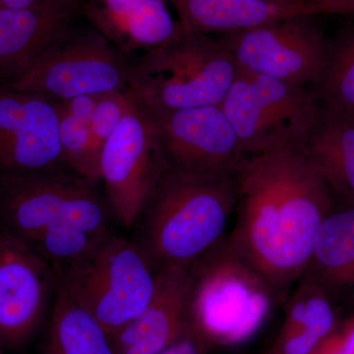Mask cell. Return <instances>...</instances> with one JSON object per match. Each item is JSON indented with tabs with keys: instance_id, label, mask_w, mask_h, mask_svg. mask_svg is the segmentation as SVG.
<instances>
[{
	"instance_id": "obj_1",
	"label": "cell",
	"mask_w": 354,
	"mask_h": 354,
	"mask_svg": "<svg viewBox=\"0 0 354 354\" xmlns=\"http://www.w3.org/2000/svg\"><path fill=\"white\" fill-rule=\"evenodd\" d=\"M236 177L237 221L228 239L283 297L306 272L334 195L291 147L249 156Z\"/></svg>"
},
{
	"instance_id": "obj_2",
	"label": "cell",
	"mask_w": 354,
	"mask_h": 354,
	"mask_svg": "<svg viewBox=\"0 0 354 354\" xmlns=\"http://www.w3.org/2000/svg\"><path fill=\"white\" fill-rule=\"evenodd\" d=\"M237 201L236 176L169 165L140 218L137 243L157 270L189 268L227 237Z\"/></svg>"
},
{
	"instance_id": "obj_3",
	"label": "cell",
	"mask_w": 354,
	"mask_h": 354,
	"mask_svg": "<svg viewBox=\"0 0 354 354\" xmlns=\"http://www.w3.org/2000/svg\"><path fill=\"white\" fill-rule=\"evenodd\" d=\"M188 270L192 327L209 348L252 339L281 297L228 236Z\"/></svg>"
},
{
	"instance_id": "obj_4",
	"label": "cell",
	"mask_w": 354,
	"mask_h": 354,
	"mask_svg": "<svg viewBox=\"0 0 354 354\" xmlns=\"http://www.w3.org/2000/svg\"><path fill=\"white\" fill-rule=\"evenodd\" d=\"M130 88L149 108L221 106L239 70L220 39L185 32L132 64Z\"/></svg>"
},
{
	"instance_id": "obj_5",
	"label": "cell",
	"mask_w": 354,
	"mask_h": 354,
	"mask_svg": "<svg viewBox=\"0 0 354 354\" xmlns=\"http://www.w3.org/2000/svg\"><path fill=\"white\" fill-rule=\"evenodd\" d=\"M53 272L70 297L113 337L148 306L157 281V269L139 244L113 234Z\"/></svg>"
},
{
	"instance_id": "obj_6",
	"label": "cell",
	"mask_w": 354,
	"mask_h": 354,
	"mask_svg": "<svg viewBox=\"0 0 354 354\" xmlns=\"http://www.w3.org/2000/svg\"><path fill=\"white\" fill-rule=\"evenodd\" d=\"M111 216L95 184L67 167L0 176V227L28 243L57 223L106 236Z\"/></svg>"
},
{
	"instance_id": "obj_7",
	"label": "cell",
	"mask_w": 354,
	"mask_h": 354,
	"mask_svg": "<svg viewBox=\"0 0 354 354\" xmlns=\"http://www.w3.org/2000/svg\"><path fill=\"white\" fill-rule=\"evenodd\" d=\"M132 64L100 32L68 28L13 76L6 86L64 102L130 88Z\"/></svg>"
},
{
	"instance_id": "obj_8",
	"label": "cell",
	"mask_w": 354,
	"mask_h": 354,
	"mask_svg": "<svg viewBox=\"0 0 354 354\" xmlns=\"http://www.w3.org/2000/svg\"><path fill=\"white\" fill-rule=\"evenodd\" d=\"M247 156L299 150L322 115L311 88L239 72L221 104Z\"/></svg>"
},
{
	"instance_id": "obj_9",
	"label": "cell",
	"mask_w": 354,
	"mask_h": 354,
	"mask_svg": "<svg viewBox=\"0 0 354 354\" xmlns=\"http://www.w3.org/2000/svg\"><path fill=\"white\" fill-rule=\"evenodd\" d=\"M132 93L129 109L104 144L99 164L104 198L114 218L125 227L143 216L169 165L155 115Z\"/></svg>"
},
{
	"instance_id": "obj_10",
	"label": "cell",
	"mask_w": 354,
	"mask_h": 354,
	"mask_svg": "<svg viewBox=\"0 0 354 354\" xmlns=\"http://www.w3.org/2000/svg\"><path fill=\"white\" fill-rule=\"evenodd\" d=\"M218 39L239 72L301 87L318 83L329 58L330 44L309 16L221 35Z\"/></svg>"
},
{
	"instance_id": "obj_11",
	"label": "cell",
	"mask_w": 354,
	"mask_h": 354,
	"mask_svg": "<svg viewBox=\"0 0 354 354\" xmlns=\"http://www.w3.org/2000/svg\"><path fill=\"white\" fill-rule=\"evenodd\" d=\"M57 277L38 251L0 227V344L30 341L55 299Z\"/></svg>"
},
{
	"instance_id": "obj_12",
	"label": "cell",
	"mask_w": 354,
	"mask_h": 354,
	"mask_svg": "<svg viewBox=\"0 0 354 354\" xmlns=\"http://www.w3.org/2000/svg\"><path fill=\"white\" fill-rule=\"evenodd\" d=\"M66 167L59 139V106L44 95L0 87V176Z\"/></svg>"
},
{
	"instance_id": "obj_13",
	"label": "cell",
	"mask_w": 354,
	"mask_h": 354,
	"mask_svg": "<svg viewBox=\"0 0 354 354\" xmlns=\"http://www.w3.org/2000/svg\"><path fill=\"white\" fill-rule=\"evenodd\" d=\"M149 109L160 127L171 167L236 176L245 164L249 156L221 106L176 111Z\"/></svg>"
},
{
	"instance_id": "obj_14",
	"label": "cell",
	"mask_w": 354,
	"mask_h": 354,
	"mask_svg": "<svg viewBox=\"0 0 354 354\" xmlns=\"http://www.w3.org/2000/svg\"><path fill=\"white\" fill-rule=\"evenodd\" d=\"M191 298L188 268L169 266L158 269L150 304L113 337L116 354H160L171 348L192 326Z\"/></svg>"
},
{
	"instance_id": "obj_15",
	"label": "cell",
	"mask_w": 354,
	"mask_h": 354,
	"mask_svg": "<svg viewBox=\"0 0 354 354\" xmlns=\"http://www.w3.org/2000/svg\"><path fill=\"white\" fill-rule=\"evenodd\" d=\"M167 0H83L80 13L121 55L158 50L183 34Z\"/></svg>"
},
{
	"instance_id": "obj_16",
	"label": "cell",
	"mask_w": 354,
	"mask_h": 354,
	"mask_svg": "<svg viewBox=\"0 0 354 354\" xmlns=\"http://www.w3.org/2000/svg\"><path fill=\"white\" fill-rule=\"evenodd\" d=\"M83 0H44L0 8V75L13 76L70 28Z\"/></svg>"
},
{
	"instance_id": "obj_17",
	"label": "cell",
	"mask_w": 354,
	"mask_h": 354,
	"mask_svg": "<svg viewBox=\"0 0 354 354\" xmlns=\"http://www.w3.org/2000/svg\"><path fill=\"white\" fill-rule=\"evenodd\" d=\"M183 31L190 34L227 35L277 21L318 15L307 0L279 4L261 0H167Z\"/></svg>"
},
{
	"instance_id": "obj_18",
	"label": "cell",
	"mask_w": 354,
	"mask_h": 354,
	"mask_svg": "<svg viewBox=\"0 0 354 354\" xmlns=\"http://www.w3.org/2000/svg\"><path fill=\"white\" fill-rule=\"evenodd\" d=\"M344 205H354V118L323 109L318 124L299 149Z\"/></svg>"
},
{
	"instance_id": "obj_19",
	"label": "cell",
	"mask_w": 354,
	"mask_h": 354,
	"mask_svg": "<svg viewBox=\"0 0 354 354\" xmlns=\"http://www.w3.org/2000/svg\"><path fill=\"white\" fill-rule=\"evenodd\" d=\"M305 274L332 298L354 292V205L333 209L326 216Z\"/></svg>"
},
{
	"instance_id": "obj_20",
	"label": "cell",
	"mask_w": 354,
	"mask_h": 354,
	"mask_svg": "<svg viewBox=\"0 0 354 354\" xmlns=\"http://www.w3.org/2000/svg\"><path fill=\"white\" fill-rule=\"evenodd\" d=\"M44 354H116L113 335L58 283Z\"/></svg>"
},
{
	"instance_id": "obj_21",
	"label": "cell",
	"mask_w": 354,
	"mask_h": 354,
	"mask_svg": "<svg viewBox=\"0 0 354 354\" xmlns=\"http://www.w3.org/2000/svg\"><path fill=\"white\" fill-rule=\"evenodd\" d=\"M311 91L326 111L354 118V28L330 44L327 66Z\"/></svg>"
},
{
	"instance_id": "obj_22",
	"label": "cell",
	"mask_w": 354,
	"mask_h": 354,
	"mask_svg": "<svg viewBox=\"0 0 354 354\" xmlns=\"http://www.w3.org/2000/svg\"><path fill=\"white\" fill-rule=\"evenodd\" d=\"M109 235L99 236L71 223H57L44 230L30 244L53 270H57L81 259Z\"/></svg>"
},
{
	"instance_id": "obj_23",
	"label": "cell",
	"mask_w": 354,
	"mask_h": 354,
	"mask_svg": "<svg viewBox=\"0 0 354 354\" xmlns=\"http://www.w3.org/2000/svg\"><path fill=\"white\" fill-rule=\"evenodd\" d=\"M59 106V139L64 165L72 171L97 185L100 183L99 160L95 157L90 122L72 115Z\"/></svg>"
},
{
	"instance_id": "obj_24",
	"label": "cell",
	"mask_w": 354,
	"mask_h": 354,
	"mask_svg": "<svg viewBox=\"0 0 354 354\" xmlns=\"http://www.w3.org/2000/svg\"><path fill=\"white\" fill-rule=\"evenodd\" d=\"M131 88L100 95L90 121L93 148L97 160L104 144L120 124L131 102Z\"/></svg>"
},
{
	"instance_id": "obj_25",
	"label": "cell",
	"mask_w": 354,
	"mask_h": 354,
	"mask_svg": "<svg viewBox=\"0 0 354 354\" xmlns=\"http://www.w3.org/2000/svg\"><path fill=\"white\" fill-rule=\"evenodd\" d=\"M209 348L191 326L189 330L178 342L160 354H208Z\"/></svg>"
},
{
	"instance_id": "obj_26",
	"label": "cell",
	"mask_w": 354,
	"mask_h": 354,
	"mask_svg": "<svg viewBox=\"0 0 354 354\" xmlns=\"http://www.w3.org/2000/svg\"><path fill=\"white\" fill-rule=\"evenodd\" d=\"M318 14L354 15V0H307Z\"/></svg>"
},
{
	"instance_id": "obj_27",
	"label": "cell",
	"mask_w": 354,
	"mask_h": 354,
	"mask_svg": "<svg viewBox=\"0 0 354 354\" xmlns=\"http://www.w3.org/2000/svg\"><path fill=\"white\" fill-rule=\"evenodd\" d=\"M337 339L346 354H354V312L335 330Z\"/></svg>"
},
{
	"instance_id": "obj_28",
	"label": "cell",
	"mask_w": 354,
	"mask_h": 354,
	"mask_svg": "<svg viewBox=\"0 0 354 354\" xmlns=\"http://www.w3.org/2000/svg\"><path fill=\"white\" fill-rule=\"evenodd\" d=\"M313 354H346L342 349L335 330L317 348Z\"/></svg>"
},
{
	"instance_id": "obj_29",
	"label": "cell",
	"mask_w": 354,
	"mask_h": 354,
	"mask_svg": "<svg viewBox=\"0 0 354 354\" xmlns=\"http://www.w3.org/2000/svg\"><path fill=\"white\" fill-rule=\"evenodd\" d=\"M44 0H0V8L23 9L37 6Z\"/></svg>"
},
{
	"instance_id": "obj_30",
	"label": "cell",
	"mask_w": 354,
	"mask_h": 354,
	"mask_svg": "<svg viewBox=\"0 0 354 354\" xmlns=\"http://www.w3.org/2000/svg\"><path fill=\"white\" fill-rule=\"evenodd\" d=\"M261 1L272 2V3L279 4H295L304 1V0H261Z\"/></svg>"
}]
</instances>
